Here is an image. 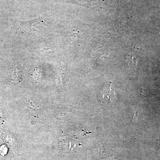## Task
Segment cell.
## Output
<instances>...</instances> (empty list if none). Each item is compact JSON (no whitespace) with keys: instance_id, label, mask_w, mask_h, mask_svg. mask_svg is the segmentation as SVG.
Returning a JSON list of instances; mask_svg holds the SVG:
<instances>
[{"instance_id":"1","label":"cell","mask_w":160,"mask_h":160,"mask_svg":"<svg viewBox=\"0 0 160 160\" xmlns=\"http://www.w3.org/2000/svg\"><path fill=\"white\" fill-rule=\"evenodd\" d=\"M116 95L115 89L111 85L103 89L100 95V100L101 102L106 105H110L115 102Z\"/></svg>"}]
</instances>
